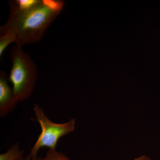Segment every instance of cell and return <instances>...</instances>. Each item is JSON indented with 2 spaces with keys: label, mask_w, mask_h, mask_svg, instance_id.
<instances>
[{
  "label": "cell",
  "mask_w": 160,
  "mask_h": 160,
  "mask_svg": "<svg viewBox=\"0 0 160 160\" xmlns=\"http://www.w3.org/2000/svg\"><path fill=\"white\" fill-rule=\"evenodd\" d=\"M18 102L13 96L12 90L9 87L8 78L4 72H0V116L1 118L12 111Z\"/></svg>",
  "instance_id": "cell-4"
},
{
  "label": "cell",
  "mask_w": 160,
  "mask_h": 160,
  "mask_svg": "<svg viewBox=\"0 0 160 160\" xmlns=\"http://www.w3.org/2000/svg\"><path fill=\"white\" fill-rule=\"evenodd\" d=\"M12 66L9 79L12 85V92L18 102L27 99L34 89L37 70L30 56L24 52L22 46L16 45L10 51Z\"/></svg>",
  "instance_id": "cell-2"
},
{
  "label": "cell",
  "mask_w": 160,
  "mask_h": 160,
  "mask_svg": "<svg viewBox=\"0 0 160 160\" xmlns=\"http://www.w3.org/2000/svg\"><path fill=\"white\" fill-rule=\"evenodd\" d=\"M134 160H151L149 158L147 157L146 156H142L139 158L135 159Z\"/></svg>",
  "instance_id": "cell-9"
},
{
  "label": "cell",
  "mask_w": 160,
  "mask_h": 160,
  "mask_svg": "<svg viewBox=\"0 0 160 160\" xmlns=\"http://www.w3.org/2000/svg\"><path fill=\"white\" fill-rule=\"evenodd\" d=\"M15 42V38L12 35L6 33L0 36V57H2L6 47L9 44Z\"/></svg>",
  "instance_id": "cell-7"
},
{
  "label": "cell",
  "mask_w": 160,
  "mask_h": 160,
  "mask_svg": "<svg viewBox=\"0 0 160 160\" xmlns=\"http://www.w3.org/2000/svg\"><path fill=\"white\" fill-rule=\"evenodd\" d=\"M33 109L42 128V132L29 155L32 159L38 157V152L41 148L56 149L60 138L74 131L76 122L75 119L72 118L66 123H54L46 116L42 108L38 104H35Z\"/></svg>",
  "instance_id": "cell-3"
},
{
  "label": "cell",
  "mask_w": 160,
  "mask_h": 160,
  "mask_svg": "<svg viewBox=\"0 0 160 160\" xmlns=\"http://www.w3.org/2000/svg\"><path fill=\"white\" fill-rule=\"evenodd\" d=\"M24 151L18 143L11 146L6 152L0 155V160H16L23 156Z\"/></svg>",
  "instance_id": "cell-5"
},
{
  "label": "cell",
  "mask_w": 160,
  "mask_h": 160,
  "mask_svg": "<svg viewBox=\"0 0 160 160\" xmlns=\"http://www.w3.org/2000/svg\"><path fill=\"white\" fill-rule=\"evenodd\" d=\"M60 12L49 7L44 0L26 10L10 9L8 21L0 27V36L10 33L15 38V43L21 46L37 42Z\"/></svg>",
  "instance_id": "cell-1"
},
{
  "label": "cell",
  "mask_w": 160,
  "mask_h": 160,
  "mask_svg": "<svg viewBox=\"0 0 160 160\" xmlns=\"http://www.w3.org/2000/svg\"><path fill=\"white\" fill-rule=\"evenodd\" d=\"M40 160H70L65 154L57 151L56 149H49L44 158Z\"/></svg>",
  "instance_id": "cell-6"
},
{
  "label": "cell",
  "mask_w": 160,
  "mask_h": 160,
  "mask_svg": "<svg viewBox=\"0 0 160 160\" xmlns=\"http://www.w3.org/2000/svg\"><path fill=\"white\" fill-rule=\"evenodd\" d=\"M16 160H40V158L37 157L35 159H32L29 158V155H28L26 157H24V156Z\"/></svg>",
  "instance_id": "cell-8"
}]
</instances>
